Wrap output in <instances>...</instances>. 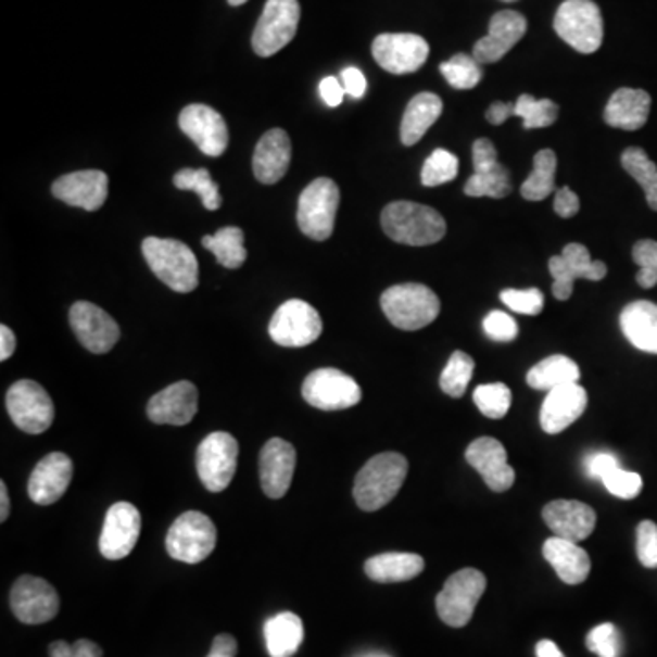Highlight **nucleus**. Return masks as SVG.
I'll return each mask as SVG.
<instances>
[{
    "label": "nucleus",
    "mask_w": 657,
    "mask_h": 657,
    "mask_svg": "<svg viewBox=\"0 0 657 657\" xmlns=\"http://www.w3.org/2000/svg\"><path fill=\"white\" fill-rule=\"evenodd\" d=\"M503 2H517V0H503Z\"/></svg>",
    "instance_id": "338daca9"
},
{
    "label": "nucleus",
    "mask_w": 657,
    "mask_h": 657,
    "mask_svg": "<svg viewBox=\"0 0 657 657\" xmlns=\"http://www.w3.org/2000/svg\"><path fill=\"white\" fill-rule=\"evenodd\" d=\"M52 194L66 205L96 212L109 198V176L103 170L72 172L52 185Z\"/></svg>",
    "instance_id": "393cba45"
},
{
    "label": "nucleus",
    "mask_w": 657,
    "mask_h": 657,
    "mask_svg": "<svg viewBox=\"0 0 657 657\" xmlns=\"http://www.w3.org/2000/svg\"><path fill=\"white\" fill-rule=\"evenodd\" d=\"M382 229L391 240L404 245L424 247L446 236L441 212L413 201H393L382 212Z\"/></svg>",
    "instance_id": "f03ea898"
},
{
    "label": "nucleus",
    "mask_w": 657,
    "mask_h": 657,
    "mask_svg": "<svg viewBox=\"0 0 657 657\" xmlns=\"http://www.w3.org/2000/svg\"><path fill=\"white\" fill-rule=\"evenodd\" d=\"M586 646L599 657L621 656V635L611 623H603L590 630Z\"/></svg>",
    "instance_id": "09e8293b"
},
{
    "label": "nucleus",
    "mask_w": 657,
    "mask_h": 657,
    "mask_svg": "<svg viewBox=\"0 0 657 657\" xmlns=\"http://www.w3.org/2000/svg\"><path fill=\"white\" fill-rule=\"evenodd\" d=\"M300 17L298 0H267L252 34V50L260 58H273L294 39Z\"/></svg>",
    "instance_id": "1a4fd4ad"
},
{
    "label": "nucleus",
    "mask_w": 657,
    "mask_h": 657,
    "mask_svg": "<svg viewBox=\"0 0 657 657\" xmlns=\"http://www.w3.org/2000/svg\"><path fill=\"white\" fill-rule=\"evenodd\" d=\"M548 269L554 276L552 292L560 302L572 296L576 280L601 281L608 273L605 263L592 260L581 243H568L559 256L549 257Z\"/></svg>",
    "instance_id": "4468645a"
},
{
    "label": "nucleus",
    "mask_w": 657,
    "mask_h": 657,
    "mask_svg": "<svg viewBox=\"0 0 657 657\" xmlns=\"http://www.w3.org/2000/svg\"><path fill=\"white\" fill-rule=\"evenodd\" d=\"M7 407L13 424L24 433L40 434L55 418L52 396L35 380H17L8 389Z\"/></svg>",
    "instance_id": "9b49d317"
},
{
    "label": "nucleus",
    "mask_w": 657,
    "mask_h": 657,
    "mask_svg": "<svg viewBox=\"0 0 657 657\" xmlns=\"http://www.w3.org/2000/svg\"><path fill=\"white\" fill-rule=\"evenodd\" d=\"M458 160L457 155L447 152V150H434L429 155L422 166L420 181L424 187H439V185L450 184L457 178Z\"/></svg>",
    "instance_id": "a18cd8bd"
},
{
    "label": "nucleus",
    "mask_w": 657,
    "mask_h": 657,
    "mask_svg": "<svg viewBox=\"0 0 657 657\" xmlns=\"http://www.w3.org/2000/svg\"><path fill=\"white\" fill-rule=\"evenodd\" d=\"M296 468V450L283 439H270L260 453V480L267 497L281 498L291 488Z\"/></svg>",
    "instance_id": "b1692460"
},
{
    "label": "nucleus",
    "mask_w": 657,
    "mask_h": 657,
    "mask_svg": "<svg viewBox=\"0 0 657 657\" xmlns=\"http://www.w3.org/2000/svg\"><path fill=\"white\" fill-rule=\"evenodd\" d=\"M245 235L238 227H224L214 236H203V247L211 251L227 269H238L247 260Z\"/></svg>",
    "instance_id": "4c0bfd02"
},
{
    "label": "nucleus",
    "mask_w": 657,
    "mask_h": 657,
    "mask_svg": "<svg viewBox=\"0 0 657 657\" xmlns=\"http://www.w3.org/2000/svg\"><path fill=\"white\" fill-rule=\"evenodd\" d=\"M637 557L645 568H657V525L652 520L637 526Z\"/></svg>",
    "instance_id": "603ef678"
},
{
    "label": "nucleus",
    "mask_w": 657,
    "mask_h": 657,
    "mask_svg": "<svg viewBox=\"0 0 657 657\" xmlns=\"http://www.w3.org/2000/svg\"><path fill=\"white\" fill-rule=\"evenodd\" d=\"M466 460L493 492H508L514 487L515 471L508 464V452L497 439L480 437L471 442L466 450Z\"/></svg>",
    "instance_id": "412c9836"
},
{
    "label": "nucleus",
    "mask_w": 657,
    "mask_h": 657,
    "mask_svg": "<svg viewBox=\"0 0 657 657\" xmlns=\"http://www.w3.org/2000/svg\"><path fill=\"white\" fill-rule=\"evenodd\" d=\"M579 209H581V201H579V195L572 189L563 187V189L555 192L554 211L557 216L568 219V217L576 216Z\"/></svg>",
    "instance_id": "6e6d98bb"
},
{
    "label": "nucleus",
    "mask_w": 657,
    "mask_h": 657,
    "mask_svg": "<svg viewBox=\"0 0 657 657\" xmlns=\"http://www.w3.org/2000/svg\"><path fill=\"white\" fill-rule=\"evenodd\" d=\"M10 605L21 623L42 624L58 616L61 601L58 590L45 579L23 576L13 584Z\"/></svg>",
    "instance_id": "2eb2a0df"
},
{
    "label": "nucleus",
    "mask_w": 657,
    "mask_h": 657,
    "mask_svg": "<svg viewBox=\"0 0 657 657\" xmlns=\"http://www.w3.org/2000/svg\"><path fill=\"white\" fill-rule=\"evenodd\" d=\"M15 348H17V340H15L12 329L8 326H0V361L7 362L8 358H12Z\"/></svg>",
    "instance_id": "680f3d73"
},
{
    "label": "nucleus",
    "mask_w": 657,
    "mask_h": 657,
    "mask_svg": "<svg viewBox=\"0 0 657 657\" xmlns=\"http://www.w3.org/2000/svg\"><path fill=\"white\" fill-rule=\"evenodd\" d=\"M10 517V495H8V487L4 480H0V520L7 522Z\"/></svg>",
    "instance_id": "0e129e2a"
},
{
    "label": "nucleus",
    "mask_w": 657,
    "mask_h": 657,
    "mask_svg": "<svg viewBox=\"0 0 657 657\" xmlns=\"http://www.w3.org/2000/svg\"><path fill=\"white\" fill-rule=\"evenodd\" d=\"M475 362L463 351H455L441 375V389L453 399H460L473 377Z\"/></svg>",
    "instance_id": "79ce46f5"
},
{
    "label": "nucleus",
    "mask_w": 657,
    "mask_h": 657,
    "mask_svg": "<svg viewBox=\"0 0 657 657\" xmlns=\"http://www.w3.org/2000/svg\"><path fill=\"white\" fill-rule=\"evenodd\" d=\"M72 477H74L72 458L61 452L50 453L37 463L29 475V498L40 506L58 503L68 490Z\"/></svg>",
    "instance_id": "4be33fe9"
},
{
    "label": "nucleus",
    "mask_w": 657,
    "mask_h": 657,
    "mask_svg": "<svg viewBox=\"0 0 657 657\" xmlns=\"http://www.w3.org/2000/svg\"><path fill=\"white\" fill-rule=\"evenodd\" d=\"M543 519L555 538L579 543L594 532L597 515L589 504L559 498L544 506Z\"/></svg>",
    "instance_id": "bb28decb"
},
{
    "label": "nucleus",
    "mask_w": 657,
    "mask_h": 657,
    "mask_svg": "<svg viewBox=\"0 0 657 657\" xmlns=\"http://www.w3.org/2000/svg\"><path fill=\"white\" fill-rule=\"evenodd\" d=\"M581 369L578 364L565 355H554L544 358L528 371L526 382L539 391H552L568 383H578Z\"/></svg>",
    "instance_id": "c9c22d12"
},
{
    "label": "nucleus",
    "mask_w": 657,
    "mask_h": 657,
    "mask_svg": "<svg viewBox=\"0 0 657 657\" xmlns=\"http://www.w3.org/2000/svg\"><path fill=\"white\" fill-rule=\"evenodd\" d=\"M174 185L176 189L190 190L200 195L206 211H217L222 206L219 187L206 168H184L174 176Z\"/></svg>",
    "instance_id": "ea45409f"
},
{
    "label": "nucleus",
    "mask_w": 657,
    "mask_h": 657,
    "mask_svg": "<svg viewBox=\"0 0 657 657\" xmlns=\"http://www.w3.org/2000/svg\"><path fill=\"white\" fill-rule=\"evenodd\" d=\"M143 256L150 270L172 291H194L200 286V265L198 257L184 241L147 238L143 241Z\"/></svg>",
    "instance_id": "7ed1b4c3"
},
{
    "label": "nucleus",
    "mask_w": 657,
    "mask_h": 657,
    "mask_svg": "<svg viewBox=\"0 0 657 657\" xmlns=\"http://www.w3.org/2000/svg\"><path fill=\"white\" fill-rule=\"evenodd\" d=\"M601 482L605 484L606 490H608L611 495L624 498V501L637 497L641 490H643V479H641V475L634 473V471H627V469L621 468V466L611 469L610 473H606L605 477L601 479Z\"/></svg>",
    "instance_id": "de8ad7c7"
},
{
    "label": "nucleus",
    "mask_w": 657,
    "mask_h": 657,
    "mask_svg": "<svg viewBox=\"0 0 657 657\" xmlns=\"http://www.w3.org/2000/svg\"><path fill=\"white\" fill-rule=\"evenodd\" d=\"M621 165L630 176L643 187L646 203L657 212V165L648 157L645 150L632 147L621 155Z\"/></svg>",
    "instance_id": "58836bf2"
},
{
    "label": "nucleus",
    "mask_w": 657,
    "mask_h": 657,
    "mask_svg": "<svg viewBox=\"0 0 657 657\" xmlns=\"http://www.w3.org/2000/svg\"><path fill=\"white\" fill-rule=\"evenodd\" d=\"M291 139L286 130L273 128L267 131L254 150L252 170L257 181L263 185H275L286 176L291 165Z\"/></svg>",
    "instance_id": "c85d7f7f"
},
{
    "label": "nucleus",
    "mask_w": 657,
    "mask_h": 657,
    "mask_svg": "<svg viewBox=\"0 0 657 657\" xmlns=\"http://www.w3.org/2000/svg\"><path fill=\"white\" fill-rule=\"evenodd\" d=\"M238 641L235 635L219 634L212 641L211 652L206 657H236Z\"/></svg>",
    "instance_id": "bf43d9fd"
},
{
    "label": "nucleus",
    "mask_w": 657,
    "mask_h": 657,
    "mask_svg": "<svg viewBox=\"0 0 657 657\" xmlns=\"http://www.w3.org/2000/svg\"><path fill=\"white\" fill-rule=\"evenodd\" d=\"M501 300L508 309L519 315L535 316L544 307V294L539 289H526V291L506 289L501 292Z\"/></svg>",
    "instance_id": "8fccbe9b"
},
{
    "label": "nucleus",
    "mask_w": 657,
    "mask_h": 657,
    "mask_svg": "<svg viewBox=\"0 0 657 657\" xmlns=\"http://www.w3.org/2000/svg\"><path fill=\"white\" fill-rule=\"evenodd\" d=\"M407 460L401 453H380L358 471L355 479V495L358 508L364 511H378L388 506L396 493L404 487L407 477Z\"/></svg>",
    "instance_id": "f257e3e1"
},
{
    "label": "nucleus",
    "mask_w": 657,
    "mask_h": 657,
    "mask_svg": "<svg viewBox=\"0 0 657 657\" xmlns=\"http://www.w3.org/2000/svg\"><path fill=\"white\" fill-rule=\"evenodd\" d=\"M554 28L566 45L584 55L603 45V15L592 0H565L555 13Z\"/></svg>",
    "instance_id": "39448f33"
},
{
    "label": "nucleus",
    "mask_w": 657,
    "mask_h": 657,
    "mask_svg": "<svg viewBox=\"0 0 657 657\" xmlns=\"http://www.w3.org/2000/svg\"><path fill=\"white\" fill-rule=\"evenodd\" d=\"M475 406L484 417L498 418L506 417L511 406V391L503 382L484 383L473 391Z\"/></svg>",
    "instance_id": "37998d69"
},
{
    "label": "nucleus",
    "mask_w": 657,
    "mask_h": 657,
    "mask_svg": "<svg viewBox=\"0 0 657 657\" xmlns=\"http://www.w3.org/2000/svg\"><path fill=\"white\" fill-rule=\"evenodd\" d=\"M48 654L50 657H103V648L90 640L75 641L74 645L66 641H53Z\"/></svg>",
    "instance_id": "864d4df0"
},
{
    "label": "nucleus",
    "mask_w": 657,
    "mask_h": 657,
    "mask_svg": "<svg viewBox=\"0 0 657 657\" xmlns=\"http://www.w3.org/2000/svg\"><path fill=\"white\" fill-rule=\"evenodd\" d=\"M320 96L327 106H331V109L340 106L343 101V96H345L342 80L337 79V77H326V79H321Z\"/></svg>",
    "instance_id": "13d9d810"
},
{
    "label": "nucleus",
    "mask_w": 657,
    "mask_h": 657,
    "mask_svg": "<svg viewBox=\"0 0 657 657\" xmlns=\"http://www.w3.org/2000/svg\"><path fill=\"white\" fill-rule=\"evenodd\" d=\"M320 313L303 300H289L281 303L269 321V334L273 342L281 348H305L320 338Z\"/></svg>",
    "instance_id": "ddd939ff"
},
{
    "label": "nucleus",
    "mask_w": 657,
    "mask_h": 657,
    "mask_svg": "<svg viewBox=\"0 0 657 657\" xmlns=\"http://www.w3.org/2000/svg\"><path fill=\"white\" fill-rule=\"evenodd\" d=\"M515 115L522 119L526 130L546 128L554 125L559 117V106L549 99H535L533 96L522 93L515 101Z\"/></svg>",
    "instance_id": "a19ab883"
},
{
    "label": "nucleus",
    "mask_w": 657,
    "mask_h": 657,
    "mask_svg": "<svg viewBox=\"0 0 657 657\" xmlns=\"http://www.w3.org/2000/svg\"><path fill=\"white\" fill-rule=\"evenodd\" d=\"M444 79L457 90H471L482 79V68L473 55L457 53L455 58L441 64Z\"/></svg>",
    "instance_id": "c03bdc74"
},
{
    "label": "nucleus",
    "mask_w": 657,
    "mask_h": 657,
    "mask_svg": "<svg viewBox=\"0 0 657 657\" xmlns=\"http://www.w3.org/2000/svg\"><path fill=\"white\" fill-rule=\"evenodd\" d=\"M557 155L554 150L544 149L533 157V170L525 184L520 185V195L528 201H543L555 190Z\"/></svg>",
    "instance_id": "e433bc0d"
},
{
    "label": "nucleus",
    "mask_w": 657,
    "mask_h": 657,
    "mask_svg": "<svg viewBox=\"0 0 657 657\" xmlns=\"http://www.w3.org/2000/svg\"><path fill=\"white\" fill-rule=\"evenodd\" d=\"M484 332L493 342H514L519 334V326L511 316L504 311H493L484 318Z\"/></svg>",
    "instance_id": "3c124183"
},
{
    "label": "nucleus",
    "mask_w": 657,
    "mask_h": 657,
    "mask_svg": "<svg viewBox=\"0 0 657 657\" xmlns=\"http://www.w3.org/2000/svg\"><path fill=\"white\" fill-rule=\"evenodd\" d=\"M372 58L389 74H413L429 58V45L415 34H382L372 40Z\"/></svg>",
    "instance_id": "dca6fc26"
},
{
    "label": "nucleus",
    "mask_w": 657,
    "mask_h": 657,
    "mask_svg": "<svg viewBox=\"0 0 657 657\" xmlns=\"http://www.w3.org/2000/svg\"><path fill=\"white\" fill-rule=\"evenodd\" d=\"M621 331L635 349L657 355V305L640 300L624 307L619 316Z\"/></svg>",
    "instance_id": "2f4dec72"
},
{
    "label": "nucleus",
    "mask_w": 657,
    "mask_h": 657,
    "mask_svg": "<svg viewBox=\"0 0 657 657\" xmlns=\"http://www.w3.org/2000/svg\"><path fill=\"white\" fill-rule=\"evenodd\" d=\"M198 388L181 380L155 393L147 406L150 420L160 426H187L198 413Z\"/></svg>",
    "instance_id": "5701e85b"
},
{
    "label": "nucleus",
    "mask_w": 657,
    "mask_h": 657,
    "mask_svg": "<svg viewBox=\"0 0 657 657\" xmlns=\"http://www.w3.org/2000/svg\"><path fill=\"white\" fill-rule=\"evenodd\" d=\"M473 176L466 181L464 192L469 198H506L511 194V178L506 166L498 163L497 149L490 139L473 143Z\"/></svg>",
    "instance_id": "a211bd4d"
},
{
    "label": "nucleus",
    "mask_w": 657,
    "mask_h": 657,
    "mask_svg": "<svg viewBox=\"0 0 657 657\" xmlns=\"http://www.w3.org/2000/svg\"><path fill=\"white\" fill-rule=\"evenodd\" d=\"M217 543L216 525L201 511H185L174 520L166 533V552L172 559L198 565L214 552Z\"/></svg>",
    "instance_id": "423d86ee"
},
{
    "label": "nucleus",
    "mask_w": 657,
    "mask_h": 657,
    "mask_svg": "<svg viewBox=\"0 0 657 657\" xmlns=\"http://www.w3.org/2000/svg\"><path fill=\"white\" fill-rule=\"evenodd\" d=\"M302 394L309 406L321 412L349 409L362 401V389L355 378L332 367L311 372L303 382Z\"/></svg>",
    "instance_id": "f8f14e48"
},
{
    "label": "nucleus",
    "mask_w": 657,
    "mask_h": 657,
    "mask_svg": "<svg viewBox=\"0 0 657 657\" xmlns=\"http://www.w3.org/2000/svg\"><path fill=\"white\" fill-rule=\"evenodd\" d=\"M340 80H342L343 90L348 96L355 99L364 98L367 90V80L361 70L349 66L340 74Z\"/></svg>",
    "instance_id": "4d7b16f0"
},
{
    "label": "nucleus",
    "mask_w": 657,
    "mask_h": 657,
    "mask_svg": "<svg viewBox=\"0 0 657 657\" xmlns=\"http://www.w3.org/2000/svg\"><path fill=\"white\" fill-rule=\"evenodd\" d=\"M238 441L230 433L216 431L203 439L195 453V464L209 492L219 493L230 487L238 468Z\"/></svg>",
    "instance_id": "9d476101"
},
{
    "label": "nucleus",
    "mask_w": 657,
    "mask_h": 657,
    "mask_svg": "<svg viewBox=\"0 0 657 657\" xmlns=\"http://www.w3.org/2000/svg\"><path fill=\"white\" fill-rule=\"evenodd\" d=\"M535 654L538 657H565V654L557 648L554 641L543 640L539 641L535 646Z\"/></svg>",
    "instance_id": "e2e57ef3"
},
{
    "label": "nucleus",
    "mask_w": 657,
    "mask_h": 657,
    "mask_svg": "<svg viewBox=\"0 0 657 657\" xmlns=\"http://www.w3.org/2000/svg\"><path fill=\"white\" fill-rule=\"evenodd\" d=\"M179 128L211 157H219L229 147V128L224 115L206 104H189L179 114Z\"/></svg>",
    "instance_id": "aec40b11"
},
{
    "label": "nucleus",
    "mask_w": 657,
    "mask_h": 657,
    "mask_svg": "<svg viewBox=\"0 0 657 657\" xmlns=\"http://www.w3.org/2000/svg\"><path fill=\"white\" fill-rule=\"evenodd\" d=\"M265 641L270 657H292L303 641V621L292 611H281L265 623Z\"/></svg>",
    "instance_id": "f704fd0d"
},
{
    "label": "nucleus",
    "mask_w": 657,
    "mask_h": 657,
    "mask_svg": "<svg viewBox=\"0 0 657 657\" xmlns=\"http://www.w3.org/2000/svg\"><path fill=\"white\" fill-rule=\"evenodd\" d=\"M652 98L645 90L635 88H621L611 96L606 104V125L619 130H640L646 125L650 114Z\"/></svg>",
    "instance_id": "7c9ffc66"
},
{
    "label": "nucleus",
    "mask_w": 657,
    "mask_h": 657,
    "mask_svg": "<svg viewBox=\"0 0 657 657\" xmlns=\"http://www.w3.org/2000/svg\"><path fill=\"white\" fill-rule=\"evenodd\" d=\"M364 570L375 583H404L424 572V559L418 554L388 552L367 559Z\"/></svg>",
    "instance_id": "473e14b6"
},
{
    "label": "nucleus",
    "mask_w": 657,
    "mask_h": 657,
    "mask_svg": "<svg viewBox=\"0 0 657 657\" xmlns=\"http://www.w3.org/2000/svg\"><path fill=\"white\" fill-rule=\"evenodd\" d=\"M487 590L484 573L475 568H463L453 573L437 595L439 618L453 629H463L473 618L475 608Z\"/></svg>",
    "instance_id": "6e6552de"
},
{
    "label": "nucleus",
    "mask_w": 657,
    "mask_h": 657,
    "mask_svg": "<svg viewBox=\"0 0 657 657\" xmlns=\"http://www.w3.org/2000/svg\"><path fill=\"white\" fill-rule=\"evenodd\" d=\"M526 23L525 15L514 10H504L493 15L490 21V31L487 37L477 40L473 47V58L480 64L497 63L511 48L525 37Z\"/></svg>",
    "instance_id": "a878e982"
},
{
    "label": "nucleus",
    "mask_w": 657,
    "mask_h": 657,
    "mask_svg": "<svg viewBox=\"0 0 657 657\" xmlns=\"http://www.w3.org/2000/svg\"><path fill=\"white\" fill-rule=\"evenodd\" d=\"M141 533V514L130 503H115L104 517L99 552L104 559H125L136 548Z\"/></svg>",
    "instance_id": "6ab92c4d"
},
{
    "label": "nucleus",
    "mask_w": 657,
    "mask_h": 657,
    "mask_svg": "<svg viewBox=\"0 0 657 657\" xmlns=\"http://www.w3.org/2000/svg\"><path fill=\"white\" fill-rule=\"evenodd\" d=\"M616 468H619V460L611 453H592L584 460V469H586L590 479L601 480L606 473H610L611 469Z\"/></svg>",
    "instance_id": "5fc2aeb1"
},
{
    "label": "nucleus",
    "mask_w": 657,
    "mask_h": 657,
    "mask_svg": "<svg viewBox=\"0 0 657 657\" xmlns=\"http://www.w3.org/2000/svg\"><path fill=\"white\" fill-rule=\"evenodd\" d=\"M383 315L402 331H418L441 315V300L422 283L389 287L380 298Z\"/></svg>",
    "instance_id": "20e7f679"
},
{
    "label": "nucleus",
    "mask_w": 657,
    "mask_h": 657,
    "mask_svg": "<svg viewBox=\"0 0 657 657\" xmlns=\"http://www.w3.org/2000/svg\"><path fill=\"white\" fill-rule=\"evenodd\" d=\"M442 114V99L437 93L422 92L407 104L402 117L401 139L406 147L417 144L424 134L437 123Z\"/></svg>",
    "instance_id": "72a5a7b5"
},
{
    "label": "nucleus",
    "mask_w": 657,
    "mask_h": 657,
    "mask_svg": "<svg viewBox=\"0 0 657 657\" xmlns=\"http://www.w3.org/2000/svg\"><path fill=\"white\" fill-rule=\"evenodd\" d=\"M544 559L554 566L560 581L566 584H581L586 581L592 570L586 549L573 541L549 538L543 546Z\"/></svg>",
    "instance_id": "c756f323"
},
{
    "label": "nucleus",
    "mask_w": 657,
    "mask_h": 657,
    "mask_svg": "<svg viewBox=\"0 0 657 657\" xmlns=\"http://www.w3.org/2000/svg\"><path fill=\"white\" fill-rule=\"evenodd\" d=\"M632 260L640 267L637 283L643 289L657 286V241L641 240L632 249Z\"/></svg>",
    "instance_id": "49530a36"
},
{
    "label": "nucleus",
    "mask_w": 657,
    "mask_h": 657,
    "mask_svg": "<svg viewBox=\"0 0 657 657\" xmlns=\"http://www.w3.org/2000/svg\"><path fill=\"white\" fill-rule=\"evenodd\" d=\"M515 115V103H493L487 112L488 123L492 125H503L506 119Z\"/></svg>",
    "instance_id": "052dcab7"
},
{
    "label": "nucleus",
    "mask_w": 657,
    "mask_h": 657,
    "mask_svg": "<svg viewBox=\"0 0 657 657\" xmlns=\"http://www.w3.org/2000/svg\"><path fill=\"white\" fill-rule=\"evenodd\" d=\"M589 406V394L581 383H568L552 389L541 407V428L549 434H557L570 428Z\"/></svg>",
    "instance_id": "cd10ccee"
},
{
    "label": "nucleus",
    "mask_w": 657,
    "mask_h": 657,
    "mask_svg": "<svg viewBox=\"0 0 657 657\" xmlns=\"http://www.w3.org/2000/svg\"><path fill=\"white\" fill-rule=\"evenodd\" d=\"M338 205V185L329 178L315 179L298 200V227L311 240H329L334 230Z\"/></svg>",
    "instance_id": "0eeeda50"
},
{
    "label": "nucleus",
    "mask_w": 657,
    "mask_h": 657,
    "mask_svg": "<svg viewBox=\"0 0 657 657\" xmlns=\"http://www.w3.org/2000/svg\"><path fill=\"white\" fill-rule=\"evenodd\" d=\"M247 0H229L230 7H241V4H245Z\"/></svg>",
    "instance_id": "69168bd1"
},
{
    "label": "nucleus",
    "mask_w": 657,
    "mask_h": 657,
    "mask_svg": "<svg viewBox=\"0 0 657 657\" xmlns=\"http://www.w3.org/2000/svg\"><path fill=\"white\" fill-rule=\"evenodd\" d=\"M70 326L77 340L93 355H104L119 342L117 321L96 303L75 302L70 309Z\"/></svg>",
    "instance_id": "f3484780"
}]
</instances>
